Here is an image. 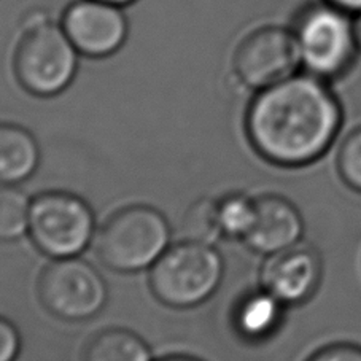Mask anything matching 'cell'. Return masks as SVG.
<instances>
[{
  "mask_svg": "<svg viewBox=\"0 0 361 361\" xmlns=\"http://www.w3.org/2000/svg\"><path fill=\"white\" fill-rule=\"evenodd\" d=\"M306 361H361V345L353 342H333L315 350Z\"/></svg>",
  "mask_w": 361,
  "mask_h": 361,
  "instance_id": "obj_19",
  "label": "cell"
},
{
  "mask_svg": "<svg viewBox=\"0 0 361 361\" xmlns=\"http://www.w3.org/2000/svg\"><path fill=\"white\" fill-rule=\"evenodd\" d=\"M225 272L214 245L183 239L169 245L150 267V288L159 302L173 309L196 307L219 288Z\"/></svg>",
  "mask_w": 361,
  "mask_h": 361,
  "instance_id": "obj_4",
  "label": "cell"
},
{
  "mask_svg": "<svg viewBox=\"0 0 361 361\" xmlns=\"http://www.w3.org/2000/svg\"><path fill=\"white\" fill-rule=\"evenodd\" d=\"M37 293L51 315L66 322H83L101 312L109 290L94 266L78 257H68L54 258L42 271Z\"/></svg>",
  "mask_w": 361,
  "mask_h": 361,
  "instance_id": "obj_7",
  "label": "cell"
},
{
  "mask_svg": "<svg viewBox=\"0 0 361 361\" xmlns=\"http://www.w3.org/2000/svg\"><path fill=\"white\" fill-rule=\"evenodd\" d=\"M30 199L15 185L0 186V242H15L29 231Z\"/></svg>",
  "mask_w": 361,
  "mask_h": 361,
  "instance_id": "obj_16",
  "label": "cell"
},
{
  "mask_svg": "<svg viewBox=\"0 0 361 361\" xmlns=\"http://www.w3.org/2000/svg\"><path fill=\"white\" fill-rule=\"evenodd\" d=\"M83 361H152L145 341L124 328H107L92 336Z\"/></svg>",
  "mask_w": 361,
  "mask_h": 361,
  "instance_id": "obj_14",
  "label": "cell"
},
{
  "mask_svg": "<svg viewBox=\"0 0 361 361\" xmlns=\"http://www.w3.org/2000/svg\"><path fill=\"white\" fill-rule=\"evenodd\" d=\"M353 27H355V39H357L358 49L361 51V13H357L353 18Z\"/></svg>",
  "mask_w": 361,
  "mask_h": 361,
  "instance_id": "obj_22",
  "label": "cell"
},
{
  "mask_svg": "<svg viewBox=\"0 0 361 361\" xmlns=\"http://www.w3.org/2000/svg\"><path fill=\"white\" fill-rule=\"evenodd\" d=\"M40 164V148L26 128L0 121V185L26 182Z\"/></svg>",
  "mask_w": 361,
  "mask_h": 361,
  "instance_id": "obj_12",
  "label": "cell"
},
{
  "mask_svg": "<svg viewBox=\"0 0 361 361\" xmlns=\"http://www.w3.org/2000/svg\"><path fill=\"white\" fill-rule=\"evenodd\" d=\"M78 51L61 23L47 13H30L13 54V71L24 90L53 97L67 90L78 71Z\"/></svg>",
  "mask_w": 361,
  "mask_h": 361,
  "instance_id": "obj_2",
  "label": "cell"
},
{
  "mask_svg": "<svg viewBox=\"0 0 361 361\" xmlns=\"http://www.w3.org/2000/svg\"><path fill=\"white\" fill-rule=\"evenodd\" d=\"M104 2H109V4H114V5H118V7H123V8H126L128 5H130V4H134L135 0H104Z\"/></svg>",
  "mask_w": 361,
  "mask_h": 361,
  "instance_id": "obj_24",
  "label": "cell"
},
{
  "mask_svg": "<svg viewBox=\"0 0 361 361\" xmlns=\"http://www.w3.org/2000/svg\"><path fill=\"white\" fill-rule=\"evenodd\" d=\"M158 361H202V360L190 357V355H167V357L159 358Z\"/></svg>",
  "mask_w": 361,
  "mask_h": 361,
  "instance_id": "obj_23",
  "label": "cell"
},
{
  "mask_svg": "<svg viewBox=\"0 0 361 361\" xmlns=\"http://www.w3.org/2000/svg\"><path fill=\"white\" fill-rule=\"evenodd\" d=\"M285 306L261 286L247 293L234 309V328L242 339L261 342L277 331Z\"/></svg>",
  "mask_w": 361,
  "mask_h": 361,
  "instance_id": "obj_13",
  "label": "cell"
},
{
  "mask_svg": "<svg viewBox=\"0 0 361 361\" xmlns=\"http://www.w3.org/2000/svg\"><path fill=\"white\" fill-rule=\"evenodd\" d=\"M323 280V258L314 245L300 242L269 255L261 269V286L285 307L312 300Z\"/></svg>",
  "mask_w": 361,
  "mask_h": 361,
  "instance_id": "obj_10",
  "label": "cell"
},
{
  "mask_svg": "<svg viewBox=\"0 0 361 361\" xmlns=\"http://www.w3.org/2000/svg\"><path fill=\"white\" fill-rule=\"evenodd\" d=\"M21 352V334L5 317H0V361H16Z\"/></svg>",
  "mask_w": 361,
  "mask_h": 361,
  "instance_id": "obj_20",
  "label": "cell"
},
{
  "mask_svg": "<svg viewBox=\"0 0 361 361\" xmlns=\"http://www.w3.org/2000/svg\"><path fill=\"white\" fill-rule=\"evenodd\" d=\"M61 24L77 51L94 59L115 54L129 32L123 7L104 0H75L64 10Z\"/></svg>",
  "mask_w": 361,
  "mask_h": 361,
  "instance_id": "obj_9",
  "label": "cell"
},
{
  "mask_svg": "<svg viewBox=\"0 0 361 361\" xmlns=\"http://www.w3.org/2000/svg\"><path fill=\"white\" fill-rule=\"evenodd\" d=\"M323 2L331 4L344 11H348L350 15L361 13V0H323Z\"/></svg>",
  "mask_w": 361,
  "mask_h": 361,
  "instance_id": "obj_21",
  "label": "cell"
},
{
  "mask_svg": "<svg viewBox=\"0 0 361 361\" xmlns=\"http://www.w3.org/2000/svg\"><path fill=\"white\" fill-rule=\"evenodd\" d=\"M29 235L49 258L78 257L94 239L90 204L67 191H45L30 199Z\"/></svg>",
  "mask_w": 361,
  "mask_h": 361,
  "instance_id": "obj_6",
  "label": "cell"
},
{
  "mask_svg": "<svg viewBox=\"0 0 361 361\" xmlns=\"http://www.w3.org/2000/svg\"><path fill=\"white\" fill-rule=\"evenodd\" d=\"M342 123L344 110L329 82L304 71L259 90L245 115L253 150L280 167H304L322 159Z\"/></svg>",
  "mask_w": 361,
  "mask_h": 361,
  "instance_id": "obj_1",
  "label": "cell"
},
{
  "mask_svg": "<svg viewBox=\"0 0 361 361\" xmlns=\"http://www.w3.org/2000/svg\"><path fill=\"white\" fill-rule=\"evenodd\" d=\"M291 30L301 68L325 82L345 75L360 53L352 15L323 0L304 8Z\"/></svg>",
  "mask_w": 361,
  "mask_h": 361,
  "instance_id": "obj_5",
  "label": "cell"
},
{
  "mask_svg": "<svg viewBox=\"0 0 361 361\" xmlns=\"http://www.w3.org/2000/svg\"><path fill=\"white\" fill-rule=\"evenodd\" d=\"M96 253L115 272H140L171 245V225L150 205H128L111 214L96 233Z\"/></svg>",
  "mask_w": 361,
  "mask_h": 361,
  "instance_id": "obj_3",
  "label": "cell"
},
{
  "mask_svg": "<svg viewBox=\"0 0 361 361\" xmlns=\"http://www.w3.org/2000/svg\"><path fill=\"white\" fill-rule=\"evenodd\" d=\"M302 235V215L290 199L279 195L255 197V221L244 239L253 252L269 257L300 244Z\"/></svg>",
  "mask_w": 361,
  "mask_h": 361,
  "instance_id": "obj_11",
  "label": "cell"
},
{
  "mask_svg": "<svg viewBox=\"0 0 361 361\" xmlns=\"http://www.w3.org/2000/svg\"><path fill=\"white\" fill-rule=\"evenodd\" d=\"M216 212L223 238L244 240L255 221V199L240 191L228 192L216 199Z\"/></svg>",
  "mask_w": 361,
  "mask_h": 361,
  "instance_id": "obj_15",
  "label": "cell"
},
{
  "mask_svg": "<svg viewBox=\"0 0 361 361\" xmlns=\"http://www.w3.org/2000/svg\"><path fill=\"white\" fill-rule=\"evenodd\" d=\"M182 234L183 239L210 245H214L219 239H223L219 212H216V199L199 197L190 205L183 215Z\"/></svg>",
  "mask_w": 361,
  "mask_h": 361,
  "instance_id": "obj_17",
  "label": "cell"
},
{
  "mask_svg": "<svg viewBox=\"0 0 361 361\" xmlns=\"http://www.w3.org/2000/svg\"><path fill=\"white\" fill-rule=\"evenodd\" d=\"M300 67L293 30L274 24L248 32L235 47L233 56L235 78L257 91L291 77Z\"/></svg>",
  "mask_w": 361,
  "mask_h": 361,
  "instance_id": "obj_8",
  "label": "cell"
},
{
  "mask_svg": "<svg viewBox=\"0 0 361 361\" xmlns=\"http://www.w3.org/2000/svg\"><path fill=\"white\" fill-rule=\"evenodd\" d=\"M336 167L347 188L361 195V126L353 129L342 140L336 158Z\"/></svg>",
  "mask_w": 361,
  "mask_h": 361,
  "instance_id": "obj_18",
  "label": "cell"
}]
</instances>
